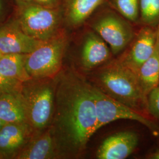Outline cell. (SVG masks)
Instances as JSON below:
<instances>
[{
	"instance_id": "6da1fadb",
	"label": "cell",
	"mask_w": 159,
	"mask_h": 159,
	"mask_svg": "<svg viewBox=\"0 0 159 159\" xmlns=\"http://www.w3.org/2000/svg\"><path fill=\"white\" fill-rule=\"evenodd\" d=\"M50 127L58 158L63 159L81 157L98 130L91 85L73 68L61 70L56 77L54 111Z\"/></svg>"
},
{
	"instance_id": "7a4b0ae2",
	"label": "cell",
	"mask_w": 159,
	"mask_h": 159,
	"mask_svg": "<svg viewBox=\"0 0 159 159\" xmlns=\"http://www.w3.org/2000/svg\"><path fill=\"white\" fill-rule=\"evenodd\" d=\"M87 79L108 96L152 119L148 110V97L143 91L137 74L117 58L94 69Z\"/></svg>"
},
{
	"instance_id": "3957f363",
	"label": "cell",
	"mask_w": 159,
	"mask_h": 159,
	"mask_svg": "<svg viewBox=\"0 0 159 159\" xmlns=\"http://www.w3.org/2000/svg\"><path fill=\"white\" fill-rule=\"evenodd\" d=\"M56 77L31 79L23 82L21 94L27 123L36 133L51 125L55 104Z\"/></svg>"
},
{
	"instance_id": "277c9868",
	"label": "cell",
	"mask_w": 159,
	"mask_h": 159,
	"mask_svg": "<svg viewBox=\"0 0 159 159\" xmlns=\"http://www.w3.org/2000/svg\"><path fill=\"white\" fill-rule=\"evenodd\" d=\"M87 23L90 29L105 41L114 55L124 51L137 33L133 27V23L107 3L101 6Z\"/></svg>"
},
{
	"instance_id": "5b68a950",
	"label": "cell",
	"mask_w": 159,
	"mask_h": 159,
	"mask_svg": "<svg viewBox=\"0 0 159 159\" xmlns=\"http://www.w3.org/2000/svg\"><path fill=\"white\" fill-rule=\"evenodd\" d=\"M68 43V36L63 29L27 54L25 65L30 76L33 79L55 78L62 70Z\"/></svg>"
},
{
	"instance_id": "8992f818",
	"label": "cell",
	"mask_w": 159,
	"mask_h": 159,
	"mask_svg": "<svg viewBox=\"0 0 159 159\" xmlns=\"http://www.w3.org/2000/svg\"><path fill=\"white\" fill-rule=\"evenodd\" d=\"M15 21L23 31L40 41L51 39L63 30V8H50L34 2L18 6Z\"/></svg>"
},
{
	"instance_id": "52a82bcc",
	"label": "cell",
	"mask_w": 159,
	"mask_h": 159,
	"mask_svg": "<svg viewBox=\"0 0 159 159\" xmlns=\"http://www.w3.org/2000/svg\"><path fill=\"white\" fill-rule=\"evenodd\" d=\"M90 84L96 105L98 130L117 120H131L146 126L154 136H159V126L153 119L116 101Z\"/></svg>"
},
{
	"instance_id": "ba28073f",
	"label": "cell",
	"mask_w": 159,
	"mask_h": 159,
	"mask_svg": "<svg viewBox=\"0 0 159 159\" xmlns=\"http://www.w3.org/2000/svg\"><path fill=\"white\" fill-rule=\"evenodd\" d=\"M157 31L158 27L142 25L117 60L137 75L143 64L153 53L157 44Z\"/></svg>"
},
{
	"instance_id": "9c48e42d",
	"label": "cell",
	"mask_w": 159,
	"mask_h": 159,
	"mask_svg": "<svg viewBox=\"0 0 159 159\" xmlns=\"http://www.w3.org/2000/svg\"><path fill=\"white\" fill-rule=\"evenodd\" d=\"M113 53L102 38L90 29L83 37L80 60L85 70H94L108 61Z\"/></svg>"
},
{
	"instance_id": "30bf717a",
	"label": "cell",
	"mask_w": 159,
	"mask_h": 159,
	"mask_svg": "<svg viewBox=\"0 0 159 159\" xmlns=\"http://www.w3.org/2000/svg\"><path fill=\"white\" fill-rule=\"evenodd\" d=\"M35 134L28 123H5L0 129V156L14 158Z\"/></svg>"
},
{
	"instance_id": "8fae6325",
	"label": "cell",
	"mask_w": 159,
	"mask_h": 159,
	"mask_svg": "<svg viewBox=\"0 0 159 159\" xmlns=\"http://www.w3.org/2000/svg\"><path fill=\"white\" fill-rule=\"evenodd\" d=\"M42 41L25 33L16 21L0 27V51L3 54H27L34 51Z\"/></svg>"
},
{
	"instance_id": "7c38bea8",
	"label": "cell",
	"mask_w": 159,
	"mask_h": 159,
	"mask_svg": "<svg viewBox=\"0 0 159 159\" xmlns=\"http://www.w3.org/2000/svg\"><path fill=\"white\" fill-rule=\"evenodd\" d=\"M139 138L136 133L121 131L106 138L96 153L98 159H125L134 152L139 144Z\"/></svg>"
},
{
	"instance_id": "4fadbf2b",
	"label": "cell",
	"mask_w": 159,
	"mask_h": 159,
	"mask_svg": "<svg viewBox=\"0 0 159 159\" xmlns=\"http://www.w3.org/2000/svg\"><path fill=\"white\" fill-rule=\"evenodd\" d=\"M58 158L55 142L49 127L35 134L14 159H49Z\"/></svg>"
},
{
	"instance_id": "5bb4252c",
	"label": "cell",
	"mask_w": 159,
	"mask_h": 159,
	"mask_svg": "<svg viewBox=\"0 0 159 159\" xmlns=\"http://www.w3.org/2000/svg\"><path fill=\"white\" fill-rule=\"evenodd\" d=\"M107 1L108 0H64L62 7L64 23L73 29L80 27Z\"/></svg>"
},
{
	"instance_id": "9a60e30c",
	"label": "cell",
	"mask_w": 159,
	"mask_h": 159,
	"mask_svg": "<svg viewBox=\"0 0 159 159\" xmlns=\"http://www.w3.org/2000/svg\"><path fill=\"white\" fill-rule=\"evenodd\" d=\"M0 120L4 123H28L21 93L0 96Z\"/></svg>"
},
{
	"instance_id": "2e32d148",
	"label": "cell",
	"mask_w": 159,
	"mask_h": 159,
	"mask_svg": "<svg viewBox=\"0 0 159 159\" xmlns=\"http://www.w3.org/2000/svg\"><path fill=\"white\" fill-rule=\"evenodd\" d=\"M144 93L148 94L159 85V50L157 42L153 54L143 64L137 73Z\"/></svg>"
},
{
	"instance_id": "e0dca14e",
	"label": "cell",
	"mask_w": 159,
	"mask_h": 159,
	"mask_svg": "<svg viewBox=\"0 0 159 159\" xmlns=\"http://www.w3.org/2000/svg\"><path fill=\"white\" fill-rule=\"evenodd\" d=\"M26 57L25 54H3L0 58V73L22 83L32 79L25 68Z\"/></svg>"
},
{
	"instance_id": "ac0fdd59",
	"label": "cell",
	"mask_w": 159,
	"mask_h": 159,
	"mask_svg": "<svg viewBox=\"0 0 159 159\" xmlns=\"http://www.w3.org/2000/svg\"><path fill=\"white\" fill-rule=\"evenodd\" d=\"M107 4L133 24H139L140 0H108Z\"/></svg>"
},
{
	"instance_id": "d6986e66",
	"label": "cell",
	"mask_w": 159,
	"mask_h": 159,
	"mask_svg": "<svg viewBox=\"0 0 159 159\" xmlns=\"http://www.w3.org/2000/svg\"><path fill=\"white\" fill-rule=\"evenodd\" d=\"M139 24L157 27L159 25V0H140Z\"/></svg>"
},
{
	"instance_id": "ffe728a7",
	"label": "cell",
	"mask_w": 159,
	"mask_h": 159,
	"mask_svg": "<svg viewBox=\"0 0 159 159\" xmlns=\"http://www.w3.org/2000/svg\"><path fill=\"white\" fill-rule=\"evenodd\" d=\"M23 83L6 77L0 73V96L8 93H21Z\"/></svg>"
},
{
	"instance_id": "44dd1931",
	"label": "cell",
	"mask_w": 159,
	"mask_h": 159,
	"mask_svg": "<svg viewBox=\"0 0 159 159\" xmlns=\"http://www.w3.org/2000/svg\"><path fill=\"white\" fill-rule=\"evenodd\" d=\"M148 110L151 117L159 126V85L148 96Z\"/></svg>"
},
{
	"instance_id": "7402d4cb",
	"label": "cell",
	"mask_w": 159,
	"mask_h": 159,
	"mask_svg": "<svg viewBox=\"0 0 159 159\" xmlns=\"http://www.w3.org/2000/svg\"><path fill=\"white\" fill-rule=\"evenodd\" d=\"M38 5L50 8H60L63 7L64 0H33Z\"/></svg>"
},
{
	"instance_id": "603a6c76",
	"label": "cell",
	"mask_w": 159,
	"mask_h": 159,
	"mask_svg": "<svg viewBox=\"0 0 159 159\" xmlns=\"http://www.w3.org/2000/svg\"><path fill=\"white\" fill-rule=\"evenodd\" d=\"M148 158L152 159H159V149L156 150V151L150 154L148 156Z\"/></svg>"
},
{
	"instance_id": "cb8c5ba5",
	"label": "cell",
	"mask_w": 159,
	"mask_h": 159,
	"mask_svg": "<svg viewBox=\"0 0 159 159\" xmlns=\"http://www.w3.org/2000/svg\"><path fill=\"white\" fill-rule=\"evenodd\" d=\"M17 1L18 6H23L24 4H27L29 3L33 2V0H16Z\"/></svg>"
},
{
	"instance_id": "d4e9b609",
	"label": "cell",
	"mask_w": 159,
	"mask_h": 159,
	"mask_svg": "<svg viewBox=\"0 0 159 159\" xmlns=\"http://www.w3.org/2000/svg\"><path fill=\"white\" fill-rule=\"evenodd\" d=\"M157 46L159 48V25L158 26V31H157Z\"/></svg>"
},
{
	"instance_id": "484cf974",
	"label": "cell",
	"mask_w": 159,
	"mask_h": 159,
	"mask_svg": "<svg viewBox=\"0 0 159 159\" xmlns=\"http://www.w3.org/2000/svg\"><path fill=\"white\" fill-rule=\"evenodd\" d=\"M4 124H5V123H4L2 120H0V129L1 128V127H2V125H4Z\"/></svg>"
},
{
	"instance_id": "4316f807",
	"label": "cell",
	"mask_w": 159,
	"mask_h": 159,
	"mask_svg": "<svg viewBox=\"0 0 159 159\" xmlns=\"http://www.w3.org/2000/svg\"><path fill=\"white\" fill-rule=\"evenodd\" d=\"M3 56V54H2V52H1V51H0V58H1V57Z\"/></svg>"
},
{
	"instance_id": "83f0119b",
	"label": "cell",
	"mask_w": 159,
	"mask_h": 159,
	"mask_svg": "<svg viewBox=\"0 0 159 159\" xmlns=\"http://www.w3.org/2000/svg\"><path fill=\"white\" fill-rule=\"evenodd\" d=\"M1 1H0V11H1Z\"/></svg>"
}]
</instances>
